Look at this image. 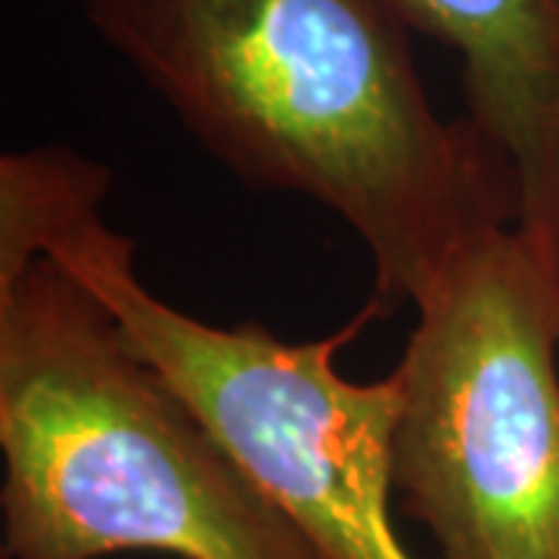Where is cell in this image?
<instances>
[{"label": "cell", "instance_id": "5b68a950", "mask_svg": "<svg viewBox=\"0 0 559 559\" xmlns=\"http://www.w3.org/2000/svg\"><path fill=\"white\" fill-rule=\"evenodd\" d=\"M460 62L466 119L516 193V227L559 264V0H389Z\"/></svg>", "mask_w": 559, "mask_h": 559}, {"label": "cell", "instance_id": "6da1fadb", "mask_svg": "<svg viewBox=\"0 0 559 559\" xmlns=\"http://www.w3.org/2000/svg\"><path fill=\"white\" fill-rule=\"evenodd\" d=\"M91 28L202 150L255 190L320 202L370 252L385 311L516 224L507 165L439 116L389 0H87Z\"/></svg>", "mask_w": 559, "mask_h": 559}, {"label": "cell", "instance_id": "3957f363", "mask_svg": "<svg viewBox=\"0 0 559 559\" xmlns=\"http://www.w3.org/2000/svg\"><path fill=\"white\" fill-rule=\"evenodd\" d=\"M3 559H323L57 261L0 283Z\"/></svg>", "mask_w": 559, "mask_h": 559}, {"label": "cell", "instance_id": "7a4b0ae2", "mask_svg": "<svg viewBox=\"0 0 559 559\" xmlns=\"http://www.w3.org/2000/svg\"><path fill=\"white\" fill-rule=\"evenodd\" d=\"M112 175L69 146L0 159V274L50 259L91 289L283 520L323 559H414L392 520L401 377L340 373L373 318L323 340L286 342L255 320L215 326L146 289L134 242L100 215Z\"/></svg>", "mask_w": 559, "mask_h": 559}, {"label": "cell", "instance_id": "277c9868", "mask_svg": "<svg viewBox=\"0 0 559 559\" xmlns=\"http://www.w3.org/2000/svg\"><path fill=\"white\" fill-rule=\"evenodd\" d=\"M395 491L441 559H559V264L516 224L414 305Z\"/></svg>", "mask_w": 559, "mask_h": 559}]
</instances>
